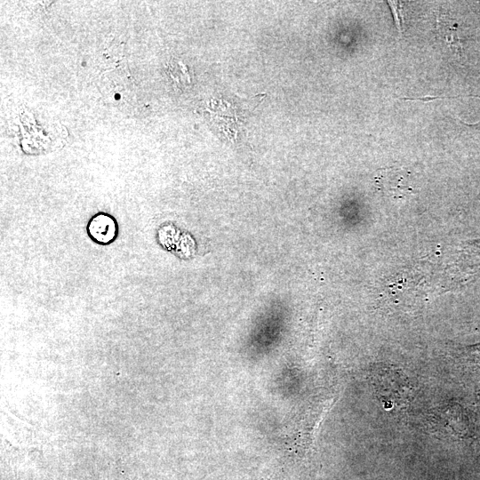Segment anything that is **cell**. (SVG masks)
I'll use <instances>...</instances> for the list:
<instances>
[{
	"label": "cell",
	"instance_id": "6da1fadb",
	"mask_svg": "<svg viewBox=\"0 0 480 480\" xmlns=\"http://www.w3.org/2000/svg\"><path fill=\"white\" fill-rule=\"evenodd\" d=\"M86 233L94 244L108 246L118 237L119 226L116 219L106 212L93 214L86 224Z\"/></svg>",
	"mask_w": 480,
	"mask_h": 480
},
{
	"label": "cell",
	"instance_id": "7a4b0ae2",
	"mask_svg": "<svg viewBox=\"0 0 480 480\" xmlns=\"http://www.w3.org/2000/svg\"><path fill=\"white\" fill-rule=\"evenodd\" d=\"M375 184L382 193L395 197L414 193L410 185L409 174L402 169L387 168L378 171Z\"/></svg>",
	"mask_w": 480,
	"mask_h": 480
},
{
	"label": "cell",
	"instance_id": "3957f363",
	"mask_svg": "<svg viewBox=\"0 0 480 480\" xmlns=\"http://www.w3.org/2000/svg\"><path fill=\"white\" fill-rule=\"evenodd\" d=\"M436 29L440 38L453 52H460L461 44L457 35L456 24L444 15L436 20Z\"/></svg>",
	"mask_w": 480,
	"mask_h": 480
}]
</instances>
